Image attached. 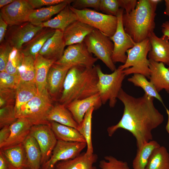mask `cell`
Segmentation results:
<instances>
[{
    "label": "cell",
    "instance_id": "obj_41",
    "mask_svg": "<svg viewBox=\"0 0 169 169\" xmlns=\"http://www.w3.org/2000/svg\"><path fill=\"white\" fill-rule=\"evenodd\" d=\"M120 9L118 0H100L99 10L103 13L116 16Z\"/></svg>",
    "mask_w": 169,
    "mask_h": 169
},
{
    "label": "cell",
    "instance_id": "obj_51",
    "mask_svg": "<svg viewBox=\"0 0 169 169\" xmlns=\"http://www.w3.org/2000/svg\"><path fill=\"white\" fill-rule=\"evenodd\" d=\"M15 0H0V8L12 3Z\"/></svg>",
    "mask_w": 169,
    "mask_h": 169
},
{
    "label": "cell",
    "instance_id": "obj_24",
    "mask_svg": "<svg viewBox=\"0 0 169 169\" xmlns=\"http://www.w3.org/2000/svg\"><path fill=\"white\" fill-rule=\"evenodd\" d=\"M97 159L96 154L88 156L83 152L74 158L58 162L54 167L55 169H97L93 164Z\"/></svg>",
    "mask_w": 169,
    "mask_h": 169
},
{
    "label": "cell",
    "instance_id": "obj_19",
    "mask_svg": "<svg viewBox=\"0 0 169 169\" xmlns=\"http://www.w3.org/2000/svg\"><path fill=\"white\" fill-rule=\"evenodd\" d=\"M65 46L63 32L56 29L54 34L46 42L39 54L56 61L63 55Z\"/></svg>",
    "mask_w": 169,
    "mask_h": 169
},
{
    "label": "cell",
    "instance_id": "obj_26",
    "mask_svg": "<svg viewBox=\"0 0 169 169\" xmlns=\"http://www.w3.org/2000/svg\"><path fill=\"white\" fill-rule=\"evenodd\" d=\"M70 5L66 6L54 18L39 26L60 30L63 32L70 24L78 20L76 15L70 9Z\"/></svg>",
    "mask_w": 169,
    "mask_h": 169
},
{
    "label": "cell",
    "instance_id": "obj_42",
    "mask_svg": "<svg viewBox=\"0 0 169 169\" xmlns=\"http://www.w3.org/2000/svg\"><path fill=\"white\" fill-rule=\"evenodd\" d=\"M16 89H0V108L9 105H14L16 100Z\"/></svg>",
    "mask_w": 169,
    "mask_h": 169
},
{
    "label": "cell",
    "instance_id": "obj_18",
    "mask_svg": "<svg viewBox=\"0 0 169 169\" xmlns=\"http://www.w3.org/2000/svg\"><path fill=\"white\" fill-rule=\"evenodd\" d=\"M151 49L148 54L149 59L163 63L169 67V42L162 36L158 37L154 32L148 37Z\"/></svg>",
    "mask_w": 169,
    "mask_h": 169
},
{
    "label": "cell",
    "instance_id": "obj_46",
    "mask_svg": "<svg viewBox=\"0 0 169 169\" xmlns=\"http://www.w3.org/2000/svg\"><path fill=\"white\" fill-rule=\"evenodd\" d=\"M120 8L125 11V13H128L136 8L138 1L137 0H118Z\"/></svg>",
    "mask_w": 169,
    "mask_h": 169
},
{
    "label": "cell",
    "instance_id": "obj_32",
    "mask_svg": "<svg viewBox=\"0 0 169 169\" xmlns=\"http://www.w3.org/2000/svg\"><path fill=\"white\" fill-rule=\"evenodd\" d=\"M145 169H169V153L165 147L160 146L153 150Z\"/></svg>",
    "mask_w": 169,
    "mask_h": 169
},
{
    "label": "cell",
    "instance_id": "obj_22",
    "mask_svg": "<svg viewBox=\"0 0 169 169\" xmlns=\"http://www.w3.org/2000/svg\"><path fill=\"white\" fill-rule=\"evenodd\" d=\"M55 30L49 28H43L23 46L21 49L23 53L25 55H31L35 59L46 42L54 34Z\"/></svg>",
    "mask_w": 169,
    "mask_h": 169
},
{
    "label": "cell",
    "instance_id": "obj_23",
    "mask_svg": "<svg viewBox=\"0 0 169 169\" xmlns=\"http://www.w3.org/2000/svg\"><path fill=\"white\" fill-rule=\"evenodd\" d=\"M73 0H65L57 4L34 9L31 13L28 22L33 25L39 26L42 23L50 20L52 16L58 14Z\"/></svg>",
    "mask_w": 169,
    "mask_h": 169
},
{
    "label": "cell",
    "instance_id": "obj_11",
    "mask_svg": "<svg viewBox=\"0 0 169 169\" xmlns=\"http://www.w3.org/2000/svg\"><path fill=\"white\" fill-rule=\"evenodd\" d=\"M86 146V142L58 140L50 157L42 165L43 169H53L58 162L74 158L80 154Z\"/></svg>",
    "mask_w": 169,
    "mask_h": 169
},
{
    "label": "cell",
    "instance_id": "obj_45",
    "mask_svg": "<svg viewBox=\"0 0 169 169\" xmlns=\"http://www.w3.org/2000/svg\"><path fill=\"white\" fill-rule=\"evenodd\" d=\"M34 9H38L44 6L55 5L64 2L65 0H28Z\"/></svg>",
    "mask_w": 169,
    "mask_h": 169
},
{
    "label": "cell",
    "instance_id": "obj_49",
    "mask_svg": "<svg viewBox=\"0 0 169 169\" xmlns=\"http://www.w3.org/2000/svg\"><path fill=\"white\" fill-rule=\"evenodd\" d=\"M0 169H17L13 166L0 151Z\"/></svg>",
    "mask_w": 169,
    "mask_h": 169
},
{
    "label": "cell",
    "instance_id": "obj_1",
    "mask_svg": "<svg viewBox=\"0 0 169 169\" xmlns=\"http://www.w3.org/2000/svg\"><path fill=\"white\" fill-rule=\"evenodd\" d=\"M118 99L124 105L123 113L120 121L108 128L111 136L119 129L131 132L136 140L137 149L152 140V131L163 122V115L155 107L154 98L145 93L138 98L127 93L121 89Z\"/></svg>",
    "mask_w": 169,
    "mask_h": 169
},
{
    "label": "cell",
    "instance_id": "obj_30",
    "mask_svg": "<svg viewBox=\"0 0 169 169\" xmlns=\"http://www.w3.org/2000/svg\"><path fill=\"white\" fill-rule=\"evenodd\" d=\"M29 169H39L41 165V153L35 139L30 134L23 143Z\"/></svg>",
    "mask_w": 169,
    "mask_h": 169
},
{
    "label": "cell",
    "instance_id": "obj_2",
    "mask_svg": "<svg viewBox=\"0 0 169 169\" xmlns=\"http://www.w3.org/2000/svg\"><path fill=\"white\" fill-rule=\"evenodd\" d=\"M98 81L96 66L90 68L71 67L66 75L59 103L66 106L74 100L98 93Z\"/></svg>",
    "mask_w": 169,
    "mask_h": 169
},
{
    "label": "cell",
    "instance_id": "obj_9",
    "mask_svg": "<svg viewBox=\"0 0 169 169\" xmlns=\"http://www.w3.org/2000/svg\"><path fill=\"white\" fill-rule=\"evenodd\" d=\"M98 59L88 51L83 42L68 46L61 57L54 63L71 67L90 68L95 66Z\"/></svg>",
    "mask_w": 169,
    "mask_h": 169
},
{
    "label": "cell",
    "instance_id": "obj_15",
    "mask_svg": "<svg viewBox=\"0 0 169 169\" xmlns=\"http://www.w3.org/2000/svg\"><path fill=\"white\" fill-rule=\"evenodd\" d=\"M71 68L55 63L50 68L47 78L46 89L53 100L60 99L66 75Z\"/></svg>",
    "mask_w": 169,
    "mask_h": 169
},
{
    "label": "cell",
    "instance_id": "obj_25",
    "mask_svg": "<svg viewBox=\"0 0 169 169\" xmlns=\"http://www.w3.org/2000/svg\"><path fill=\"white\" fill-rule=\"evenodd\" d=\"M56 61L45 58L38 54L35 60V83L38 94L46 89V81L49 69Z\"/></svg>",
    "mask_w": 169,
    "mask_h": 169
},
{
    "label": "cell",
    "instance_id": "obj_43",
    "mask_svg": "<svg viewBox=\"0 0 169 169\" xmlns=\"http://www.w3.org/2000/svg\"><path fill=\"white\" fill-rule=\"evenodd\" d=\"M13 47L5 40L0 44V71H5L6 66Z\"/></svg>",
    "mask_w": 169,
    "mask_h": 169
},
{
    "label": "cell",
    "instance_id": "obj_12",
    "mask_svg": "<svg viewBox=\"0 0 169 169\" xmlns=\"http://www.w3.org/2000/svg\"><path fill=\"white\" fill-rule=\"evenodd\" d=\"M30 134L39 145L41 153V165H43L50 157L57 140L50 124L33 125Z\"/></svg>",
    "mask_w": 169,
    "mask_h": 169
},
{
    "label": "cell",
    "instance_id": "obj_54",
    "mask_svg": "<svg viewBox=\"0 0 169 169\" xmlns=\"http://www.w3.org/2000/svg\"><path fill=\"white\" fill-rule=\"evenodd\" d=\"M165 109L168 116V120L166 126V129L168 134L169 138V110L166 107H165Z\"/></svg>",
    "mask_w": 169,
    "mask_h": 169
},
{
    "label": "cell",
    "instance_id": "obj_5",
    "mask_svg": "<svg viewBox=\"0 0 169 169\" xmlns=\"http://www.w3.org/2000/svg\"><path fill=\"white\" fill-rule=\"evenodd\" d=\"M53 100L46 89L22 106L16 114V117L26 118L33 125H49L47 116L54 105Z\"/></svg>",
    "mask_w": 169,
    "mask_h": 169
},
{
    "label": "cell",
    "instance_id": "obj_21",
    "mask_svg": "<svg viewBox=\"0 0 169 169\" xmlns=\"http://www.w3.org/2000/svg\"><path fill=\"white\" fill-rule=\"evenodd\" d=\"M149 60L150 81L158 93L164 89L169 94V69L162 63Z\"/></svg>",
    "mask_w": 169,
    "mask_h": 169
},
{
    "label": "cell",
    "instance_id": "obj_7",
    "mask_svg": "<svg viewBox=\"0 0 169 169\" xmlns=\"http://www.w3.org/2000/svg\"><path fill=\"white\" fill-rule=\"evenodd\" d=\"M88 50L94 54L112 71L117 69L112 59L114 44L110 38L94 28L83 41Z\"/></svg>",
    "mask_w": 169,
    "mask_h": 169
},
{
    "label": "cell",
    "instance_id": "obj_29",
    "mask_svg": "<svg viewBox=\"0 0 169 169\" xmlns=\"http://www.w3.org/2000/svg\"><path fill=\"white\" fill-rule=\"evenodd\" d=\"M1 151L8 161L17 169L28 168L24 149L23 144L5 149Z\"/></svg>",
    "mask_w": 169,
    "mask_h": 169
},
{
    "label": "cell",
    "instance_id": "obj_8",
    "mask_svg": "<svg viewBox=\"0 0 169 169\" xmlns=\"http://www.w3.org/2000/svg\"><path fill=\"white\" fill-rule=\"evenodd\" d=\"M70 8L78 19L99 30L110 38L115 33L117 25L116 16L109 15L89 8L78 10Z\"/></svg>",
    "mask_w": 169,
    "mask_h": 169
},
{
    "label": "cell",
    "instance_id": "obj_20",
    "mask_svg": "<svg viewBox=\"0 0 169 169\" xmlns=\"http://www.w3.org/2000/svg\"><path fill=\"white\" fill-rule=\"evenodd\" d=\"M94 28L79 20L73 22L63 32L66 46L82 43L86 36Z\"/></svg>",
    "mask_w": 169,
    "mask_h": 169
},
{
    "label": "cell",
    "instance_id": "obj_16",
    "mask_svg": "<svg viewBox=\"0 0 169 169\" xmlns=\"http://www.w3.org/2000/svg\"><path fill=\"white\" fill-rule=\"evenodd\" d=\"M33 125L25 118H19L10 125V134L6 141L0 145V149L8 148L23 144L30 134Z\"/></svg>",
    "mask_w": 169,
    "mask_h": 169
},
{
    "label": "cell",
    "instance_id": "obj_39",
    "mask_svg": "<svg viewBox=\"0 0 169 169\" xmlns=\"http://www.w3.org/2000/svg\"><path fill=\"white\" fill-rule=\"evenodd\" d=\"M104 158L105 160H102L99 163L101 169H131L126 162L118 160L113 156H106Z\"/></svg>",
    "mask_w": 169,
    "mask_h": 169
},
{
    "label": "cell",
    "instance_id": "obj_44",
    "mask_svg": "<svg viewBox=\"0 0 169 169\" xmlns=\"http://www.w3.org/2000/svg\"><path fill=\"white\" fill-rule=\"evenodd\" d=\"M100 0H73L71 6L78 10L92 8L99 11Z\"/></svg>",
    "mask_w": 169,
    "mask_h": 169
},
{
    "label": "cell",
    "instance_id": "obj_6",
    "mask_svg": "<svg viewBox=\"0 0 169 169\" xmlns=\"http://www.w3.org/2000/svg\"><path fill=\"white\" fill-rule=\"evenodd\" d=\"M98 77L97 88L102 104L108 101L110 107H114L122 89L125 75L118 68L110 74H104L100 65H96Z\"/></svg>",
    "mask_w": 169,
    "mask_h": 169
},
{
    "label": "cell",
    "instance_id": "obj_34",
    "mask_svg": "<svg viewBox=\"0 0 169 169\" xmlns=\"http://www.w3.org/2000/svg\"><path fill=\"white\" fill-rule=\"evenodd\" d=\"M94 110V108L92 107L88 110L77 129L86 140L87 149L85 153L88 156H91L93 154L91 139V127L92 115Z\"/></svg>",
    "mask_w": 169,
    "mask_h": 169
},
{
    "label": "cell",
    "instance_id": "obj_52",
    "mask_svg": "<svg viewBox=\"0 0 169 169\" xmlns=\"http://www.w3.org/2000/svg\"><path fill=\"white\" fill-rule=\"evenodd\" d=\"M165 9L164 14L169 17V0H165Z\"/></svg>",
    "mask_w": 169,
    "mask_h": 169
},
{
    "label": "cell",
    "instance_id": "obj_47",
    "mask_svg": "<svg viewBox=\"0 0 169 169\" xmlns=\"http://www.w3.org/2000/svg\"><path fill=\"white\" fill-rule=\"evenodd\" d=\"M10 125H6L0 131V145L3 144L8 138L10 134Z\"/></svg>",
    "mask_w": 169,
    "mask_h": 169
},
{
    "label": "cell",
    "instance_id": "obj_4",
    "mask_svg": "<svg viewBox=\"0 0 169 169\" xmlns=\"http://www.w3.org/2000/svg\"><path fill=\"white\" fill-rule=\"evenodd\" d=\"M151 48L148 38L135 43L133 47L127 50V58L125 63L118 68L125 76L139 74L149 79L150 70L147 56Z\"/></svg>",
    "mask_w": 169,
    "mask_h": 169
},
{
    "label": "cell",
    "instance_id": "obj_28",
    "mask_svg": "<svg viewBox=\"0 0 169 169\" xmlns=\"http://www.w3.org/2000/svg\"><path fill=\"white\" fill-rule=\"evenodd\" d=\"M38 94L35 82H21L16 89L14 105L15 115L21 107L27 103Z\"/></svg>",
    "mask_w": 169,
    "mask_h": 169
},
{
    "label": "cell",
    "instance_id": "obj_13",
    "mask_svg": "<svg viewBox=\"0 0 169 169\" xmlns=\"http://www.w3.org/2000/svg\"><path fill=\"white\" fill-rule=\"evenodd\" d=\"M0 9V16L9 26L28 22L34 9L28 0H15Z\"/></svg>",
    "mask_w": 169,
    "mask_h": 169
},
{
    "label": "cell",
    "instance_id": "obj_10",
    "mask_svg": "<svg viewBox=\"0 0 169 169\" xmlns=\"http://www.w3.org/2000/svg\"><path fill=\"white\" fill-rule=\"evenodd\" d=\"M123 11L120 8L116 16L117 25L116 30L110 38L114 44L112 59L114 64L117 62L124 64L127 58V50L133 47L135 44L124 29L122 21Z\"/></svg>",
    "mask_w": 169,
    "mask_h": 169
},
{
    "label": "cell",
    "instance_id": "obj_38",
    "mask_svg": "<svg viewBox=\"0 0 169 169\" xmlns=\"http://www.w3.org/2000/svg\"><path fill=\"white\" fill-rule=\"evenodd\" d=\"M17 119L16 117L14 105H9L0 109V128L10 125Z\"/></svg>",
    "mask_w": 169,
    "mask_h": 169
},
{
    "label": "cell",
    "instance_id": "obj_35",
    "mask_svg": "<svg viewBox=\"0 0 169 169\" xmlns=\"http://www.w3.org/2000/svg\"><path fill=\"white\" fill-rule=\"evenodd\" d=\"M128 81L135 86L141 87L144 90L145 93L149 96L156 98L164 106L161 95L153 84L147 79L145 76L141 74H135L128 79Z\"/></svg>",
    "mask_w": 169,
    "mask_h": 169
},
{
    "label": "cell",
    "instance_id": "obj_40",
    "mask_svg": "<svg viewBox=\"0 0 169 169\" xmlns=\"http://www.w3.org/2000/svg\"><path fill=\"white\" fill-rule=\"evenodd\" d=\"M20 80L18 76L10 74L6 71L0 72V89H16Z\"/></svg>",
    "mask_w": 169,
    "mask_h": 169
},
{
    "label": "cell",
    "instance_id": "obj_50",
    "mask_svg": "<svg viewBox=\"0 0 169 169\" xmlns=\"http://www.w3.org/2000/svg\"><path fill=\"white\" fill-rule=\"evenodd\" d=\"M163 36L166 38L169 42V21H166L163 23L161 26Z\"/></svg>",
    "mask_w": 169,
    "mask_h": 169
},
{
    "label": "cell",
    "instance_id": "obj_36",
    "mask_svg": "<svg viewBox=\"0 0 169 169\" xmlns=\"http://www.w3.org/2000/svg\"><path fill=\"white\" fill-rule=\"evenodd\" d=\"M35 59L31 55L23 54L18 73L20 82H35Z\"/></svg>",
    "mask_w": 169,
    "mask_h": 169
},
{
    "label": "cell",
    "instance_id": "obj_37",
    "mask_svg": "<svg viewBox=\"0 0 169 169\" xmlns=\"http://www.w3.org/2000/svg\"><path fill=\"white\" fill-rule=\"evenodd\" d=\"M23 56V54L21 50L13 47L9 57L5 71L10 74L19 76L18 69Z\"/></svg>",
    "mask_w": 169,
    "mask_h": 169
},
{
    "label": "cell",
    "instance_id": "obj_3",
    "mask_svg": "<svg viewBox=\"0 0 169 169\" xmlns=\"http://www.w3.org/2000/svg\"><path fill=\"white\" fill-rule=\"evenodd\" d=\"M156 8L148 0H139L134 10L128 13H123L122 21L124 29L135 43L148 38L154 32Z\"/></svg>",
    "mask_w": 169,
    "mask_h": 169
},
{
    "label": "cell",
    "instance_id": "obj_48",
    "mask_svg": "<svg viewBox=\"0 0 169 169\" xmlns=\"http://www.w3.org/2000/svg\"><path fill=\"white\" fill-rule=\"evenodd\" d=\"M8 25L0 16V43L5 40L6 33Z\"/></svg>",
    "mask_w": 169,
    "mask_h": 169
},
{
    "label": "cell",
    "instance_id": "obj_14",
    "mask_svg": "<svg viewBox=\"0 0 169 169\" xmlns=\"http://www.w3.org/2000/svg\"><path fill=\"white\" fill-rule=\"evenodd\" d=\"M43 27L35 26L29 22L8 26L5 40L13 47L21 50Z\"/></svg>",
    "mask_w": 169,
    "mask_h": 169
},
{
    "label": "cell",
    "instance_id": "obj_17",
    "mask_svg": "<svg viewBox=\"0 0 169 169\" xmlns=\"http://www.w3.org/2000/svg\"><path fill=\"white\" fill-rule=\"evenodd\" d=\"M102 104L100 96L98 93L84 99L74 100L66 107L70 112L74 120L79 125L88 110L92 107H94L95 110H97Z\"/></svg>",
    "mask_w": 169,
    "mask_h": 169
},
{
    "label": "cell",
    "instance_id": "obj_31",
    "mask_svg": "<svg viewBox=\"0 0 169 169\" xmlns=\"http://www.w3.org/2000/svg\"><path fill=\"white\" fill-rule=\"evenodd\" d=\"M50 123L51 129L57 140L86 142L85 138L77 129L54 121H50Z\"/></svg>",
    "mask_w": 169,
    "mask_h": 169
},
{
    "label": "cell",
    "instance_id": "obj_53",
    "mask_svg": "<svg viewBox=\"0 0 169 169\" xmlns=\"http://www.w3.org/2000/svg\"><path fill=\"white\" fill-rule=\"evenodd\" d=\"M148 1L152 6L156 8H157L158 3L162 1L161 0H148Z\"/></svg>",
    "mask_w": 169,
    "mask_h": 169
},
{
    "label": "cell",
    "instance_id": "obj_33",
    "mask_svg": "<svg viewBox=\"0 0 169 169\" xmlns=\"http://www.w3.org/2000/svg\"><path fill=\"white\" fill-rule=\"evenodd\" d=\"M157 142L151 140L137 149L136 155L133 160V169H145L149 157L153 150L160 146Z\"/></svg>",
    "mask_w": 169,
    "mask_h": 169
},
{
    "label": "cell",
    "instance_id": "obj_27",
    "mask_svg": "<svg viewBox=\"0 0 169 169\" xmlns=\"http://www.w3.org/2000/svg\"><path fill=\"white\" fill-rule=\"evenodd\" d=\"M47 120L49 122L54 121L77 130L79 126L66 107L59 103L53 106L48 114Z\"/></svg>",
    "mask_w": 169,
    "mask_h": 169
}]
</instances>
